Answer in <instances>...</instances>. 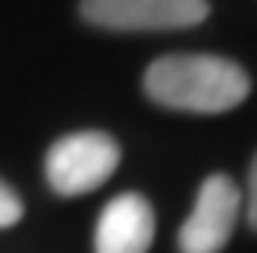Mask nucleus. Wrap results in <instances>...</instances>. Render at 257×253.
I'll return each instance as SVG.
<instances>
[{
  "label": "nucleus",
  "instance_id": "f257e3e1",
  "mask_svg": "<svg viewBox=\"0 0 257 253\" xmlns=\"http://www.w3.org/2000/svg\"><path fill=\"white\" fill-rule=\"evenodd\" d=\"M250 79L234 60L208 53H172L145 69V96L178 112L218 115L247 99Z\"/></svg>",
  "mask_w": 257,
  "mask_h": 253
},
{
  "label": "nucleus",
  "instance_id": "f03ea898",
  "mask_svg": "<svg viewBox=\"0 0 257 253\" xmlns=\"http://www.w3.org/2000/svg\"><path fill=\"white\" fill-rule=\"evenodd\" d=\"M115 168H119V145L106 132L63 135L46 155V181L63 197L102 187Z\"/></svg>",
  "mask_w": 257,
  "mask_h": 253
},
{
  "label": "nucleus",
  "instance_id": "7ed1b4c3",
  "mask_svg": "<svg viewBox=\"0 0 257 253\" xmlns=\"http://www.w3.org/2000/svg\"><path fill=\"white\" fill-rule=\"evenodd\" d=\"M79 14L102 30H185L211 14L208 0H83Z\"/></svg>",
  "mask_w": 257,
  "mask_h": 253
},
{
  "label": "nucleus",
  "instance_id": "20e7f679",
  "mask_svg": "<svg viewBox=\"0 0 257 253\" xmlns=\"http://www.w3.org/2000/svg\"><path fill=\"white\" fill-rule=\"evenodd\" d=\"M241 214V191L227 174H211L198 187L195 207L178 230L182 253H221Z\"/></svg>",
  "mask_w": 257,
  "mask_h": 253
},
{
  "label": "nucleus",
  "instance_id": "39448f33",
  "mask_svg": "<svg viewBox=\"0 0 257 253\" xmlns=\"http://www.w3.org/2000/svg\"><path fill=\"white\" fill-rule=\"evenodd\" d=\"M155 210L142 194H115L96 220V253H149Z\"/></svg>",
  "mask_w": 257,
  "mask_h": 253
},
{
  "label": "nucleus",
  "instance_id": "423d86ee",
  "mask_svg": "<svg viewBox=\"0 0 257 253\" xmlns=\"http://www.w3.org/2000/svg\"><path fill=\"white\" fill-rule=\"evenodd\" d=\"M20 217H23V201L7 181H0V227H14Z\"/></svg>",
  "mask_w": 257,
  "mask_h": 253
},
{
  "label": "nucleus",
  "instance_id": "0eeeda50",
  "mask_svg": "<svg viewBox=\"0 0 257 253\" xmlns=\"http://www.w3.org/2000/svg\"><path fill=\"white\" fill-rule=\"evenodd\" d=\"M244 207H247V223L257 230V155L247 171V191H244Z\"/></svg>",
  "mask_w": 257,
  "mask_h": 253
}]
</instances>
